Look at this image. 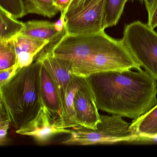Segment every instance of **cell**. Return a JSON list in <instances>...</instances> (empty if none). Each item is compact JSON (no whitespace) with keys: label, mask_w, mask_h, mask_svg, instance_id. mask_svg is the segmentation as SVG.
Masks as SVG:
<instances>
[{"label":"cell","mask_w":157,"mask_h":157,"mask_svg":"<svg viewBox=\"0 0 157 157\" xmlns=\"http://www.w3.org/2000/svg\"><path fill=\"white\" fill-rule=\"evenodd\" d=\"M98 109L137 119L157 104V81L146 71H111L86 78Z\"/></svg>","instance_id":"1"},{"label":"cell","mask_w":157,"mask_h":157,"mask_svg":"<svg viewBox=\"0 0 157 157\" xmlns=\"http://www.w3.org/2000/svg\"><path fill=\"white\" fill-rule=\"evenodd\" d=\"M41 68L42 63L36 59L30 66L20 69L10 81L0 86V103L15 130L33 119L43 105Z\"/></svg>","instance_id":"2"},{"label":"cell","mask_w":157,"mask_h":157,"mask_svg":"<svg viewBox=\"0 0 157 157\" xmlns=\"http://www.w3.org/2000/svg\"><path fill=\"white\" fill-rule=\"evenodd\" d=\"M133 69H141L122 39L108 49L75 60L71 64V74L85 78L99 72Z\"/></svg>","instance_id":"3"},{"label":"cell","mask_w":157,"mask_h":157,"mask_svg":"<svg viewBox=\"0 0 157 157\" xmlns=\"http://www.w3.org/2000/svg\"><path fill=\"white\" fill-rule=\"evenodd\" d=\"M119 40L109 36L105 31L84 34L65 33L58 41L46 48L54 56L71 64L75 60L108 49Z\"/></svg>","instance_id":"4"},{"label":"cell","mask_w":157,"mask_h":157,"mask_svg":"<svg viewBox=\"0 0 157 157\" xmlns=\"http://www.w3.org/2000/svg\"><path fill=\"white\" fill-rule=\"evenodd\" d=\"M122 40L140 67L157 81V32L135 21L125 26Z\"/></svg>","instance_id":"5"},{"label":"cell","mask_w":157,"mask_h":157,"mask_svg":"<svg viewBox=\"0 0 157 157\" xmlns=\"http://www.w3.org/2000/svg\"><path fill=\"white\" fill-rule=\"evenodd\" d=\"M105 0H87L82 8L65 16V33L93 34L105 31Z\"/></svg>","instance_id":"6"},{"label":"cell","mask_w":157,"mask_h":157,"mask_svg":"<svg viewBox=\"0 0 157 157\" xmlns=\"http://www.w3.org/2000/svg\"><path fill=\"white\" fill-rule=\"evenodd\" d=\"M19 135L33 138L37 143L44 144L54 136L70 134L71 130L62 127L54 116L43 104L36 116L20 129L15 130Z\"/></svg>","instance_id":"7"},{"label":"cell","mask_w":157,"mask_h":157,"mask_svg":"<svg viewBox=\"0 0 157 157\" xmlns=\"http://www.w3.org/2000/svg\"><path fill=\"white\" fill-rule=\"evenodd\" d=\"M36 59L41 62L50 74L57 90L62 109L67 89L74 76L71 71L70 63L54 56L46 47Z\"/></svg>","instance_id":"8"},{"label":"cell","mask_w":157,"mask_h":157,"mask_svg":"<svg viewBox=\"0 0 157 157\" xmlns=\"http://www.w3.org/2000/svg\"><path fill=\"white\" fill-rule=\"evenodd\" d=\"M76 118L80 126L96 129L101 117L95 97L86 78L74 99Z\"/></svg>","instance_id":"9"},{"label":"cell","mask_w":157,"mask_h":157,"mask_svg":"<svg viewBox=\"0 0 157 157\" xmlns=\"http://www.w3.org/2000/svg\"><path fill=\"white\" fill-rule=\"evenodd\" d=\"M71 130L70 136L62 141V144L88 146L116 143L115 140L113 136L100 128L93 129L79 126Z\"/></svg>","instance_id":"10"},{"label":"cell","mask_w":157,"mask_h":157,"mask_svg":"<svg viewBox=\"0 0 157 157\" xmlns=\"http://www.w3.org/2000/svg\"><path fill=\"white\" fill-rule=\"evenodd\" d=\"M14 42L20 68L31 65L38 54L50 44L48 41L21 35L16 36Z\"/></svg>","instance_id":"11"},{"label":"cell","mask_w":157,"mask_h":157,"mask_svg":"<svg viewBox=\"0 0 157 157\" xmlns=\"http://www.w3.org/2000/svg\"><path fill=\"white\" fill-rule=\"evenodd\" d=\"M85 78L74 75L68 86L61 112L58 117L59 124L64 128H73L80 126L76 118L74 99L76 92L82 86Z\"/></svg>","instance_id":"12"},{"label":"cell","mask_w":157,"mask_h":157,"mask_svg":"<svg viewBox=\"0 0 157 157\" xmlns=\"http://www.w3.org/2000/svg\"><path fill=\"white\" fill-rule=\"evenodd\" d=\"M138 142H157V104L148 112L130 124Z\"/></svg>","instance_id":"13"},{"label":"cell","mask_w":157,"mask_h":157,"mask_svg":"<svg viewBox=\"0 0 157 157\" xmlns=\"http://www.w3.org/2000/svg\"><path fill=\"white\" fill-rule=\"evenodd\" d=\"M65 34L56 31L54 22L33 20L25 22L24 29L20 35L48 41L52 44L58 41Z\"/></svg>","instance_id":"14"},{"label":"cell","mask_w":157,"mask_h":157,"mask_svg":"<svg viewBox=\"0 0 157 157\" xmlns=\"http://www.w3.org/2000/svg\"><path fill=\"white\" fill-rule=\"evenodd\" d=\"M41 94L43 104L54 116L58 117L61 112V107L57 90L50 74L42 64Z\"/></svg>","instance_id":"15"},{"label":"cell","mask_w":157,"mask_h":157,"mask_svg":"<svg viewBox=\"0 0 157 157\" xmlns=\"http://www.w3.org/2000/svg\"><path fill=\"white\" fill-rule=\"evenodd\" d=\"M25 28V22L0 8V41L14 39Z\"/></svg>","instance_id":"16"},{"label":"cell","mask_w":157,"mask_h":157,"mask_svg":"<svg viewBox=\"0 0 157 157\" xmlns=\"http://www.w3.org/2000/svg\"><path fill=\"white\" fill-rule=\"evenodd\" d=\"M24 4L26 15L36 14L52 18L60 12L55 0H24Z\"/></svg>","instance_id":"17"},{"label":"cell","mask_w":157,"mask_h":157,"mask_svg":"<svg viewBox=\"0 0 157 157\" xmlns=\"http://www.w3.org/2000/svg\"><path fill=\"white\" fill-rule=\"evenodd\" d=\"M128 0H105V28L117 25Z\"/></svg>","instance_id":"18"},{"label":"cell","mask_w":157,"mask_h":157,"mask_svg":"<svg viewBox=\"0 0 157 157\" xmlns=\"http://www.w3.org/2000/svg\"><path fill=\"white\" fill-rule=\"evenodd\" d=\"M17 63L14 39L0 41V70L10 67Z\"/></svg>","instance_id":"19"},{"label":"cell","mask_w":157,"mask_h":157,"mask_svg":"<svg viewBox=\"0 0 157 157\" xmlns=\"http://www.w3.org/2000/svg\"><path fill=\"white\" fill-rule=\"evenodd\" d=\"M0 8L18 19L26 16L24 0H0Z\"/></svg>","instance_id":"20"},{"label":"cell","mask_w":157,"mask_h":157,"mask_svg":"<svg viewBox=\"0 0 157 157\" xmlns=\"http://www.w3.org/2000/svg\"><path fill=\"white\" fill-rule=\"evenodd\" d=\"M0 110V144L1 146H2L6 143L7 133L10 122L7 112L2 103H1Z\"/></svg>","instance_id":"21"},{"label":"cell","mask_w":157,"mask_h":157,"mask_svg":"<svg viewBox=\"0 0 157 157\" xmlns=\"http://www.w3.org/2000/svg\"><path fill=\"white\" fill-rule=\"evenodd\" d=\"M20 69L17 63L10 67L0 70V86H2L10 81L17 74Z\"/></svg>","instance_id":"22"},{"label":"cell","mask_w":157,"mask_h":157,"mask_svg":"<svg viewBox=\"0 0 157 157\" xmlns=\"http://www.w3.org/2000/svg\"><path fill=\"white\" fill-rule=\"evenodd\" d=\"M146 10L148 14L147 25L151 29H154L157 27V0H152Z\"/></svg>","instance_id":"23"},{"label":"cell","mask_w":157,"mask_h":157,"mask_svg":"<svg viewBox=\"0 0 157 157\" xmlns=\"http://www.w3.org/2000/svg\"><path fill=\"white\" fill-rule=\"evenodd\" d=\"M87 0H71L65 16L78 11L83 7Z\"/></svg>","instance_id":"24"},{"label":"cell","mask_w":157,"mask_h":157,"mask_svg":"<svg viewBox=\"0 0 157 157\" xmlns=\"http://www.w3.org/2000/svg\"><path fill=\"white\" fill-rule=\"evenodd\" d=\"M71 0H55L56 6L59 9L60 13L66 15V12Z\"/></svg>","instance_id":"25"},{"label":"cell","mask_w":157,"mask_h":157,"mask_svg":"<svg viewBox=\"0 0 157 157\" xmlns=\"http://www.w3.org/2000/svg\"><path fill=\"white\" fill-rule=\"evenodd\" d=\"M131 1L133 2L134 1H138L140 2H141L142 3H144L145 4V7L146 8H147L150 5L151 3L152 2V0H130Z\"/></svg>","instance_id":"26"}]
</instances>
